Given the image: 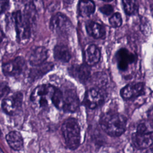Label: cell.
Here are the masks:
<instances>
[{"mask_svg": "<svg viewBox=\"0 0 153 153\" xmlns=\"http://www.w3.org/2000/svg\"><path fill=\"white\" fill-rule=\"evenodd\" d=\"M17 38L20 42L25 43L30 38L33 24L36 20V10L32 2L26 4L23 11L13 13Z\"/></svg>", "mask_w": 153, "mask_h": 153, "instance_id": "obj_1", "label": "cell"}, {"mask_svg": "<svg viewBox=\"0 0 153 153\" xmlns=\"http://www.w3.org/2000/svg\"><path fill=\"white\" fill-rule=\"evenodd\" d=\"M99 124L106 134L111 136L117 137L125 131L127 119L120 114L109 111L105 112L100 116Z\"/></svg>", "mask_w": 153, "mask_h": 153, "instance_id": "obj_2", "label": "cell"}, {"mask_svg": "<svg viewBox=\"0 0 153 153\" xmlns=\"http://www.w3.org/2000/svg\"><path fill=\"white\" fill-rule=\"evenodd\" d=\"M62 133L68 148L74 150L80 143V128L76 119L69 118L62 126Z\"/></svg>", "mask_w": 153, "mask_h": 153, "instance_id": "obj_3", "label": "cell"}, {"mask_svg": "<svg viewBox=\"0 0 153 153\" xmlns=\"http://www.w3.org/2000/svg\"><path fill=\"white\" fill-rule=\"evenodd\" d=\"M56 87L53 85L46 84L38 85L32 91L30 100L33 105L39 108L48 107L50 103H52Z\"/></svg>", "mask_w": 153, "mask_h": 153, "instance_id": "obj_4", "label": "cell"}, {"mask_svg": "<svg viewBox=\"0 0 153 153\" xmlns=\"http://www.w3.org/2000/svg\"><path fill=\"white\" fill-rule=\"evenodd\" d=\"M132 141L138 149L148 148L153 145V131H149L145 123H140L136 132L132 135Z\"/></svg>", "mask_w": 153, "mask_h": 153, "instance_id": "obj_5", "label": "cell"}, {"mask_svg": "<svg viewBox=\"0 0 153 153\" xmlns=\"http://www.w3.org/2000/svg\"><path fill=\"white\" fill-rule=\"evenodd\" d=\"M50 28L56 33H66L71 29L72 23L64 14L57 13L50 19Z\"/></svg>", "mask_w": 153, "mask_h": 153, "instance_id": "obj_6", "label": "cell"}, {"mask_svg": "<svg viewBox=\"0 0 153 153\" xmlns=\"http://www.w3.org/2000/svg\"><path fill=\"white\" fill-rule=\"evenodd\" d=\"M26 67L25 60L20 56L3 64L2 66L4 74L8 76H17L23 73Z\"/></svg>", "mask_w": 153, "mask_h": 153, "instance_id": "obj_7", "label": "cell"}, {"mask_svg": "<svg viewBox=\"0 0 153 153\" xmlns=\"http://www.w3.org/2000/svg\"><path fill=\"white\" fill-rule=\"evenodd\" d=\"M79 105V100L76 91L68 89L62 91V110L68 112H74Z\"/></svg>", "mask_w": 153, "mask_h": 153, "instance_id": "obj_8", "label": "cell"}, {"mask_svg": "<svg viewBox=\"0 0 153 153\" xmlns=\"http://www.w3.org/2000/svg\"><path fill=\"white\" fill-rule=\"evenodd\" d=\"M22 100L23 94L20 92L16 93L13 96L5 97L2 100V109L6 114L13 115L21 108Z\"/></svg>", "mask_w": 153, "mask_h": 153, "instance_id": "obj_9", "label": "cell"}, {"mask_svg": "<svg viewBox=\"0 0 153 153\" xmlns=\"http://www.w3.org/2000/svg\"><path fill=\"white\" fill-rule=\"evenodd\" d=\"M103 100V96L100 91L96 88H92L85 93L84 103L88 108L93 109L100 106Z\"/></svg>", "mask_w": 153, "mask_h": 153, "instance_id": "obj_10", "label": "cell"}, {"mask_svg": "<svg viewBox=\"0 0 153 153\" xmlns=\"http://www.w3.org/2000/svg\"><path fill=\"white\" fill-rule=\"evenodd\" d=\"M115 57L119 69L123 71L127 70L128 66L134 62L136 60L134 54L124 48H121L117 51Z\"/></svg>", "mask_w": 153, "mask_h": 153, "instance_id": "obj_11", "label": "cell"}, {"mask_svg": "<svg viewBox=\"0 0 153 153\" xmlns=\"http://www.w3.org/2000/svg\"><path fill=\"white\" fill-rule=\"evenodd\" d=\"M144 90L143 82H134L126 85L120 91V94L123 99L130 100L142 94Z\"/></svg>", "mask_w": 153, "mask_h": 153, "instance_id": "obj_12", "label": "cell"}, {"mask_svg": "<svg viewBox=\"0 0 153 153\" xmlns=\"http://www.w3.org/2000/svg\"><path fill=\"white\" fill-rule=\"evenodd\" d=\"M48 57V50L44 47L39 46L34 48L29 56V62L33 67L44 63Z\"/></svg>", "mask_w": 153, "mask_h": 153, "instance_id": "obj_13", "label": "cell"}, {"mask_svg": "<svg viewBox=\"0 0 153 153\" xmlns=\"http://www.w3.org/2000/svg\"><path fill=\"white\" fill-rule=\"evenodd\" d=\"M69 71L71 75L81 82H86L90 77L91 68L87 64L72 66Z\"/></svg>", "mask_w": 153, "mask_h": 153, "instance_id": "obj_14", "label": "cell"}, {"mask_svg": "<svg viewBox=\"0 0 153 153\" xmlns=\"http://www.w3.org/2000/svg\"><path fill=\"white\" fill-rule=\"evenodd\" d=\"M100 51L94 44L90 45L84 53L85 64L91 66L97 63L100 59Z\"/></svg>", "mask_w": 153, "mask_h": 153, "instance_id": "obj_15", "label": "cell"}, {"mask_svg": "<svg viewBox=\"0 0 153 153\" xmlns=\"http://www.w3.org/2000/svg\"><path fill=\"white\" fill-rule=\"evenodd\" d=\"M85 27L88 35L94 38H102L105 36L106 32L104 27L97 22L89 21L87 23Z\"/></svg>", "mask_w": 153, "mask_h": 153, "instance_id": "obj_16", "label": "cell"}, {"mask_svg": "<svg viewBox=\"0 0 153 153\" xmlns=\"http://www.w3.org/2000/svg\"><path fill=\"white\" fill-rule=\"evenodd\" d=\"M6 140L8 145L14 150H20L23 145V140L21 134L17 131L9 132L6 136Z\"/></svg>", "mask_w": 153, "mask_h": 153, "instance_id": "obj_17", "label": "cell"}, {"mask_svg": "<svg viewBox=\"0 0 153 153\" xmlns=\"http://www.w3.org/2000/svg\"><path fill=\"white\" fill-rule=\"evenodd\" d=\"M54 65L51 62L44 63L39 66L32 68L29 72V77L32 80H36L41 78L44 75L48 72L53 68Z\"/></svg>", "mask_w": 153, "mask_h": 153, "instance_id": "obj_18", "label": "cell"}, {"mask_svg": "<svg viewBox=\"0 0 153 153\" xmlns=\"http://www.w3.org/2000/svg\"><path fill=\"white\" fill-rule=\"evenodd\" d=\"M54 57L56 60L63 63H67L70 60L71 54L67 46L65 45H57L54 48Z\"/></svg>", "mask_w": 153, "mask_h": 153, "instance_id": "obj_19", "label": "cell"}, {"mask_svg": "<svg viewBox=\"0 0 153 153\" xmlns=\"http://www.w3.org/2000/svg\"><path fill=\"white\" fill-rule=\"evenodd\" d=\"M96 8L95 4L91 1H80L78 5V11L80 16L85 17L94 13Z\"/></svg>", "mask_w": 153, "mask_h": 153, "instance_id": "obj_20", "label": "cell"}, {"mask_svg": "<svg viewBox=\"0 0 153 153\" xmlns=\"http://www.w3.org/2000/svg\"><path fill=\"white\" fill-rule=\"evenodd\" d=\"M124 10L128 16L136 14L138 11L139 5L136 1H122Z\"/></svg>", "mask_w": 153, "mask_h": 153, "instance_id": "obj_21", "label": "cell"}, {"mask_svg": "<svg viewBox=\"0 0 153 153\" xmlns=\"http://www.w3.org/2000/svg\"><path fill=\"white\" fill-rule=\"evenodd\" d=\"M52 103L59 109H62V91L56 88L53 97L52 98Z\"/></svg>", "mask_w": 153, "mask_h": 153, "instance_id": "obj_22", "label": "cell"}, {"mask_svg": "<svg viewBox=\"0 0 153 153\" xmlns=\"http://www.w3.org/2000/svg\"><path fill=\"white\" fill-rule=\"evenodd\" d=\"M123 22L122 17L120 13H115L109 19V23L113 27H118L121 26Z\"/></svg>", "mask_w": 153, "mask_h": 153, "instance_id": "obj_23", "label": "cell"}, {"mask_svg": "<svg viewBox=\"0 0 153 153\" xmlns=\"http://www.w3.org/2000/svg\"><path fill=\"white\" fill-rule=\"evenodd\" d=\"M99 10L101 13L106 16L111 15L114 11V8L110 4H104L99 8Z\"/></svg>", "mask_w": 153, "mask_h": 153, "instance_id": "obj_24", "label": "cell"}, {"mask_svg": "<svg viewBox=\"0 0 153 153\" xmlns=\"http://www.w3.org/2000/svg\"><path fill=\"white\" fill-rule=\"evenodd\" d=\"M8 5V1H1V13H2L5 10H6V8Z\"/></svg>", "mask_w": 153, "mask_h": 153, "instance_id": "obj_25", "label": "cell"}, {"mask_svg": "<svg viewBox=\"0 0 153 153\" xmlns=\"http://www.w3.org/2000/svg\"><path fill=\"white\" fill-rule=\"evenodd\" d=\"M145 153H153V148H149L146 152Z\"/></svg>", "mask_w": 153, "mask_h": 153, "instance_id": "obj_26", "label": "cell"}, {"mask_svg": "<svg viewBox=\"0 0 153 153\" xmlns=\"http://www.w3.org/2000/svg\"><path fill=\"white\" fill-rule=\"evenodd\" d=\"M1 153H4V151H3V150H2V149H1Z\"/></svg>", "mask_w": 153, "mask_h": 153, "instance_id": "obj_27", "label": "cell"}]
</instances>
